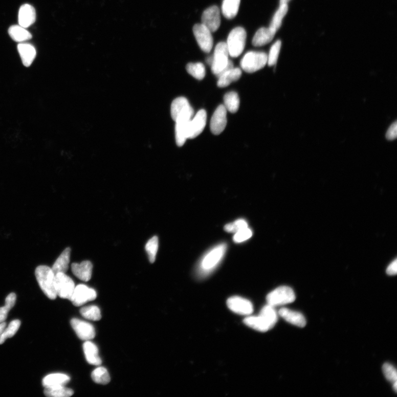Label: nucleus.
Listing matches in <instances>:
<instances>
[{
  "label": "nucleus",
  "instance_id": "39448f33",
  "mask_svg": "<svg viewBox=\"0 0 397 397\" xmlns=\"http://www.w3.org/2000/svg\"><path fill=\"white\" fill-rule=\"evenodd\" d=\"M268 62V55L262 52L251 51L247 53L240 62L241 68L245 72L253 73L263 69Z\"/></svg>",
  "mask_w": 397,
  "mask_h": 397
},
{
  "label": "nucleus",
  "instance_id": "bb28decb",
  "mask_svg": "<svg viewBox=\"0 0 397 397\" xmlns=\"http://www.w3.org/2000/svg\"><path fill=\"white\" fill-rule=\"evenodd\" d=\"M9 33L11 38L17 42H24L32 39L31 33L26 28L20 25H14L10 27Z\"/></svg>",
  "mask_w": 397,
  "mask_h": 397
},
{
  "label": "nucleus",
  "instance_id": "2eb2a0df",
  "mask_svg": "<svg viewBox=\"0 0 397 397\" xmlns=\"http://www.w3.org/2000/svg\"><path fill=\"white\" fill-rule=\"evenodd\" d=\"M71 324L76 333L77 336L82 340H90L94 339L96 336V332L93 325L86 322L73 318L71 321Z\"/></svg>",
  "mask_w": 397,
  "mask_h": 397
},
{
  "label": "nucleus",
  "instance_id": "7ed1b4c3",
  "mask_svg": "<svg viewBox=\"0 0 397 397\" xmlns=\"http://www.w3.org/2000/svg\"><path fill=\"white\" fill-rule=\"evenodd\" d=\"M35 275L42 292L50 299L55 300L58 296L54 286L55 273L52 269L47 266H39L35 269Z\"/></svg>",
  "mask_w": 397,
  "mask_h": 397
},
{
  "label": "nucleus",
  "instance_id": "9d476101",
  "mask_svg": "<svg viewBox=\"0 0 397 397\" xmlns=\"http://www.w3.org/2000/svg\"><path fill=\"white\" fill-rule=\"evenodd\" d=\"M193 31L198 46L204 52L209 53L214 45L212 32L202 24L194 25Z\"/></svg>",
  "mask_w": 397,
  "mask_h": 397
},
{
  "label": "nucleus",
  "instance_id": "a878e982",
  "mask_svg": "<svg viewBox=\"0 0 397 397\" xmlns=\"http://www.w3.org/2000/svg\"><path fill=\"white\" fill-rule=\"evenodd\" d=\"M71 252L72 250L70 248H65L56 260L52 268L55 274L65 273L68 271L70 262Z\"/></svg>",
  "mask_w": 397,
  "mask_h": 397
},
{
  "label": "nucleus",
  "instance_id": "e433bc0d",
  "mask_svg": "<svg viewBox=\"0 0 397 397\" xmlns=\"http://www.w3.org/2000/svg\"><path fill=\"white\" fill-rule=\"evenodd\" d=\"M20 321L18 320L12 321L9 327L5 328L0 337V344H3L7 339L15 336L20 327Z\"/></svg>",
  "mask_w": 397,
  "mask_h": 397
},
{
  "label": "nucleus",
  "instance_id": "0eeeda50",
  "mask_svg": "<svg viewBox=\"0 0 397 397\" xmlns=\"http://www.w3.org/2000/svg\"><path fill=\"white\" fill-rule=\"evenodd\" d=\"M229 53L225 42H219L215 48L213 60L211 65L212 73L216 76L220 74L230 61Z\"/></svg>",
  "mask_w": 397,
  "mask_h": 397
},
{
  "label": "nucleus",
  "instance_id": "4be33fe9",
  "mask_svg": "<svg viewBox=\"0 0 397 397\" xmlns=\"http://www.w3.org/2000/svg\"><path fill=\"white\" fill-rule=\"evenodd\" d=\"M70 381L68 375L63 373H53L47 376L42 381L45 388L64 386Z\"/></svg>",
  "mask_w": 397,
  "mask_h": 397
},
{
  "label": "nucleus",
  "instance_id": "1a4fd4ad",
  "mask_svg": "<svg viewBox=\"0 0 397 397\" xmlns=\"http://www.w3.org/2000/svg\"><path fill=\"white\" fill-rule=\"evenodd\" d=\"M171 116L175 122L184 119H191L194 110L191 107L187 99L179 97L174 99L171 105Z\"/></svg>",
  "mask_w": 397,
  "mask_h": 397
},
{
  "label": "nucleus",
  "instance_id": "6e6552de",
  "mask_svg": "<svg viewBox=\"0 0 397 397\" xmlns=\"http://www.w3.org/2000/svg\"><path fill=\"white\" fill-rule=\"evenodd\" d=\"M54 286L57 296L62 299L70 300L75 285L74 281L70 276L63 273L55 274Z\"/></svg>",
  "mask_w": 397,
  "mask_h": 397
},
{
  "label": "nucleus",
  "instance_id": "a19ab883",
  "mask_svg": "<svg viewBox=\"0 0 397 397\" xmlns=\"http://www.w3.org/2000/svg\"><path fill=\"white\" fill-rule=\"evenodd\" d=\"M382 371L384 372L386 379L391 383L397 382V373L395 367L392 365L386 363L382 367Z\"/></svg>",
  "mask_w": 397,
  "mask_h": 397
},
{
  "label": "nucleus",
  "instance_id": "dca6fc26",
  "mask_svg": "<svg viewBox=\"0 0 397 397\" xmlns=\"http://www.w3.org/2000/svg\"><path fill=\"white\" fill-rule=\"evenodd\" d=\"M227 125V110L224 105H219L212 116L210 129L212 134L218 136L225 130Z\"/></svg>",
  "mask_w": 397,
  "mask_h": 397
},
{
  "label": "nucleus",
  "instance_id": "c756f323",
  "mask_svg": "<svg viewBox=\"0 0 397 397\" xmlns=\"http://www.w3.org/2000/svg\"><path fill=\"white\" fill-rule=\"evenodd\" d=\"M224 106L227 111L232 113H236L239 107V98L235 92H230L224 98Z\"/></svg>",
  "mask_w": 397,
  "mask_h": 397
},
{
  "label": "nucleus",
  "instance_id": "4c0bfd02",
  "mask_svg": "<svg viewBox=\"0 0 397 397\" xmlns=\"http://www.w3.org/2000/svg\"><path fill=\"white\" fill-rule=\"evenodd\" d=\"M281 47V41L279 40L276 41L271 48L269 54L268 55V65L269 67L275 65L277 62Z\"/></svg>",
  "mask_w": 397,
  "mask_h": 397
},
{
  "label": "nucleus",
  "instance_id": "412c9836",
  "mask_svg": "<svg viewBox=\"0 0 397 397\" xmlns=\"http://www.w3.org/2000/svg\"><path fill=\"white\" fill-rule=\"evenodd\" d=\"M276 32L268 27H261L255 34L252 44L254 47H259L268 45L273 39Z\"/></svg>",
  "mask_w": 397,
  "mask_h": 397
},
{
  "label": "nucleus",
  "instance_id": "20e7f679",
  "mask_svg": "<svg viewBox=\"0 0 397 397\" xmlns=\"http://www.w3.org/2000/svg\"><path fill=\"white\" fill-rule=\"evenodd\" d=\"M247 33L243 27H238L231 31L226 42L231 57L237 58L243 53Z\"/></svg>",
  "mask_w": 397,
  "mask_h": 397
},
{
  "label": "nucleus",
  "instance_id": "c85d7f7f",
  "mask_svg": "<svg viewBox=\"0 0 397 397\" xmlns=\"http://www.w3.org/2000/svg\"><path fill=\"white\" fill-rule=\"evenodd\" d=\"M288 11V4L280 5L279 8L274 14L269 28L275 32H277L281 27L282 20Z\"/></svg>",
  "mask_w": 397,
  "mask_h": 397
},
{
  "label": "nucleus",
  "instance_id": "79ce46f5",
  "mask_svg": "<svg viewBox=\"0 0 397 397\" xmlns=\"http://www.w3.org/2000/svg\"><path fill=\"white\" fill-rule=\"evenodd\" d=\"M386 137L388 140H394L397 137V123L395 122L388 129Z\"/></svg>",
  "mask_w": 397,
  "mask_h": 397
},
{
  "label": "nucleus",
  "instance_id": "aec40b11",
  "mask_svg": "<svg viewBox=\"0 0 397 397\" xmlns=\"http://www.w3.org/2000/svg\"><path fill=\"white\" fill-rule=\"evenodd\" d=\"M17 48L23 64L26 67H30L36 57V49L32 45L25 42H20Z\"/></svg>",
  "mask_w": 397,
  "mask_h": 397
},
{
  "label": "nucleus",
  "instance_id": "f257e3e1",
  "mask_svg": "<svg viewBox=\"0 0 397 397\" xmlns=\"http://www.w3.org/2000/svg\"><path fill=\"white\" fill-rule=\"evenodd\" d=\"M278 314L275 307L267 304L261 308L258 316H248L245 318V324L254 330L266 332L272 329L277 323Z\"/></svg>",
  "mask_w": 397,
  "mask_h": 397
},
{
  "label": "nucleus",
  "instance_id": "ddd939ff",
  "mask_svg": "<svg viewBox=\"0 0 397 397\" xmlns=\"http://www.w3.org/2000/svg\"><path fill=\"white\" fill-rule=\"evenodd\" d=\"M202 24L206 26L212 33L218 30L221 25V14L217 6H212L204 11Z\"/></svg>",
  "mask_w": 397,
  "mask_h": 397
},
{
  "label": "nucleus",
  "instance_id": "b1692460",
  "mask_svg": "<svg viewBox=\"0 0 397 397\" xmlns=\"http://www.w3.org/2000/svg\"><path fill=\"white\" fill-rule=\"evenodd\" d=\"M241 75L242 71L239 68H233L218 77L217 86L220 88L228 87L231 83L238 81Z\"/></svg>",
  "mask_w": 397,
  "mask_h": 397
},
{
  "label": "nucleus",
  "instance_id": "72a5a7b5",
  "mask_svg": "<svg viewBox=\"0 0 397 397\" xmlns=\"http://www.w3.org/2000/svg\"><path fill=\"white\" fill-rule=\"evenodd\" d=\"M187 72L196 79L202 80L204 79L206 72L203 63H189L186 67Z\"/></svg>",
  "mask_w": 397,
  "mask_h": 397
},
{
  "label": "nucleus",
  "instance_id": "9b49d317",
  "mask_svg": "<svg viewBox=\"0 0 397 397\" xmlns=\"http://www.w3.org/2000/svg\"><path fill=\"white\" fill-rule=\"evenodd\" d=\"M96 297L97 293L94 289L80 284L75 286L70 301L74 306L79 307L89 301L95 300Z\"/></svg>",
  "mask_w": 397,
  "mask_h": 397
},
{
  "label": "nucleus",
  "instance_id": "58836bf2",
  "mask_svg": "<svg viewBox=\"0 0 397 397\" xmlns=\"http://www.w3.org/2000/svg\"><path fill=\"white\" fill-rule=\"evenodd\" d=\"M248 223L245 219L241 218L237 219L235 222L226 225L224 229L226 232L235 233L241 229L248 228Z\"/></svg>",
  "mask_w": 397,
  "mask_h": 397
},
{
  "label": "nucleus",
  "instance_id": "7c9ffc66",
  "mask_svg": "<svg viewBox=\"0 0 397 397\" xmlns=\"http://www.w3.org/2000/svg\"><path fill=\"white\" fill-rule=\"evenodd\" d=\"M159 238L158 236H153L147 241L145 246V250L147 254L149 261L153 263L157 258V253L159 250Z\"/></svg>",
  "mask_w": 397,
  "mask_h": 397
},
{
  "label": "nucleus",
  "instance_id": "f704fd0d",
  "mask_svg": "<svg viewBox=\"0 0 397 397\" xmlns=\"http://www.w3.org/2000/svg\"><path fill=\"white\" fill-rule=\"evenodd\" d=\"M80 313L84 318L91 321H99L102 317L100 310L95 305L82 308L80 310Z\"/></svg>",
  "mask_w": 397,
  "mask_h": 397
},
{
  "label": "nucleus",
  "instance_id": "c9c22d12",
  "mask_svg": "<svg viewBox=\"0 0 397 397\" xmlns=\"http://www.w3.org/2000/svg\"><path fill=\"white\" fill-rule=\"evenodd\" d=\"M16 301V295L11 293L6 297L5 306L0 307V323L5 322L8 317L9 312L15 306Z\"/></svg>",
  "mask_w": 397,
  "mask_h": 397
},
{
  "label": "nucleus",
  "instance_id": "de8ad7c7",
  "mask_svg": "<svg viewBox=\"0 0 397 397\" xmlns=\"http://www.w3.org/2000/svg\"><path fill=\"white\" fill-rule=\"evenodd\" d=\"M393 389L394 390L395 392H396V391H397V382H395L394 383H393Z\"/></svg>",
  "mask_w": 397,
  "mask_h": 397
},
{
  "label": "nucleus",
  "instance_id": "f03ea898",
  "mask_svg": "<svg viewBox=\"0 0 397 397\" xmlns=\"http://www.w3.org/2000/svg\"><path fill=\"white\" fill-rule=\"evenodd\" d=\"M227 250L225 244L211 248L203 257L197 268V274L201 278L206 277L213 272L223 260Z\"/></svg>",
  "mask_w": 397,
  "mask_h": 397
},
{
  "label": "nucleus",
  "instance_id": "2f4dec72",
  "mask_svg": "<svg viewBox=\"0 0 397 397\" xmlns=\"http://www.w3.org/2000/svg\"><path fill=\"white\" fill-rule=\"evenodd\" d=\"M92 379L97 384L107 385L111 381L109 373L103 367H98L92 373Z\"/></svg>",
  "mask_w": 397,
  "mask_h": 397
},
{
  "label": "nucleus",
  "instance_id": "f8f14e48",
  "mask_svg": "<svg viewBox=\"0 0 397 397\" xmlns=\"http://www.w3.org/2000/svg\"><path fill=\"white\" fill-rule=\"evenodd\" d=\"M227 305L234 313L244 316H250L253 312L252 303L245 298L233 296L227 301Z\"/></svg>",
  "mask_w": 397,
  "mask_h": 397
},
{
  "label": "nucleus",
  "instance_id": "cd10ccee",
  "mask_svg": "<svg viewBox=\"0 0 397 397\" xmlns=\"http://www.w3.org/2000/svg\"><path fill=\"white\" fill-rule=\"evenodd\" d=\"M240 0H224L222 13L227 19L235 18L238 12Z\"/></svg>",
  "mask_w": 397,
  "mask_h": 397
},
{
  "label": "nucleus",
  "instance_id": "5701e85b",
  "mask_svg": "<svg viewBox=\"0 0 397 397\" xmlns=\"http://www.w3.org/2000/svg\"><path fill=\"white\" fill-rule=\"evenodd\" d=\"M85 357L87 362L95 366H99L102 364V360L99 356L97 346L93 343L87 340L83 345Z\"/></svg>",
  "mask_w": 397,
  "mask_h": 397
},
{
  "label": "nucleus",
  "instance_id": "393cba45",
  "mask_svg": "<svg viewBox=\"0 0 397 397\" xmlns=\"http://www.w3.org/2000/svg\"><path fill=\"white\" fill-rule=\"evenodd\" d=\"M190 120L184 119L175 122V140L177 145L180 147L185 144L188 139V128Z\"/></svg>",
  "mask_w": 397,
  "mask_h": 397
},
{
  "label": "nucleus",
  "instance_id": "423d86ee",
  "mask_svg": "<svg viewBox=\"0 0 397 397\" xmlns=\"http://www.w3.org/2000/svg\"><path fill=\"white\" fill-rule=\"evenodd\" d=\"M295 299L296 296L294 290L285 286L275 289L267 296L268 304L274 307L293 303Z\"/></svg>",
  "mask_w": 397,
  "mask_h": 397
},
{
  "label": "nucleus",
  "instance_id": "6ab92c4d",
  "mask_svg": "<svg viewBox=\"0 0 397 397\" xmlns=\"http://www.w3.org/2000/svg\"><path fill=\"white\" fill-rule=\"evenodd\" d=\"M93 265L89 260H85L80 263H74L72 264V270L78 279L85 282L89 281L92 277Z\"/></svg>",
  "mask_w": 397,
  "mask_h": 397
},
{
  "label": "nucleus",
  "instance_id": "ea45409f",
  "mask_svg": "<svg viewBox=\"0 0 397 397\" xmlns=\"http://www.w3.org/2000/svg\"><path fill=\"white\" fill-rule=\"evenodd\" d=\"M253 235V232L251 229L246 228L241 229L236 233L233 236V241L236 243H242L249 239Z\"/></svg>",
  "mask_w": 397,
  "mask_h": 397
},
{
  "label": "nucleus",
  "instance_id": "4468645a",
  "mask_svg": "<svg viewBox=\"0 0 397 397\" xmlns=\"http://www.w3.org/2000/svg\"><path fill=\"white\" fill-rule=\"evenodd\" d=\"M207 112L204 109L198 111L194 118L190 120L188 128V139H194L202 133L207 123Z\"/></svg>",
  "mask_w": 397,
  "mask_h": 397
},
{
  "label": "nucleus",
  "instance_id": "473e14b6",
  "mask_svg": "<svg viewBox=\"0 0 397 397\" xmlns=\"http://www.w3.org/2000/svg\"><path fill=\"white\" fill-rule=\"evenodd\" d=\"M45 394L49 397H69L74 394L73 390L64 386L46 388Z\"/></svg>",
  "mask_w": 397,
  "mask_h": 397
},
{
  "label": "nucleus",
  "instance_id": "a18cd8bd",
  "mask_svg": "<svg viewBox=\"0 0 397 397\" xmlns=\"http://www.w3.org/2000/svg\"><path fill=\"white\" fill-rule=\"evenodd\" d=\"M212 60H213V56H212V55H210V56H208V57L207 58V59L206 60L207 62L208 63V64L210 67H211V64H212Z\"/></svg>",
  "mask_w": 397,
  "mask_h": 397
},
{
  "label": "nucleus",
  "instance_id": "f3484780",
  "mask_svg": "<svg viewBox=\"0 0 397 397\" xmlns=\"http://www.w3.org/2000/svg\"><path fill=\"white\" fill-rule=\"evenodd\" d=\"M35 20L36 12L32 5L25 4L20 6L18 12L19 25L27 28L32 25Z\"/></svg>",
  "mask_w": 397,
  "mask_h": 397
},
{
  "label": "nucleus",
  "instance_id": "37998d69",
  "mask_svg": "<svg viewBox=\"0 0 397 397\" xmlns=\"http://www.w3.org/2000/svg\"><path fill=\"white\" fill-rule=\"evenodd\" d=\"M386 273L389 275H395L397 273V260L395 259L387 268Z\"/></svg>",
  "mask_w": 397,
  "mask_h": 397
},
{
  "label": "nucleus",
  "instance_id": "49530a36",
  "mask_svg": "<svg viewBox=\"0 0 397 397\" xmlns=\"http://www.w3.org/2000/svg\"><path fill=\"white\" fill-rule=\"evenodd\" d=\"M290 2V0H280V5L288 4Z\"/></svg>",
  "mask_w": 397,
  "mask_h": 397
},
{
  "label": "nucleus",
  "instance_id": "a211bd4d",
  "mask_svg": "<svg viewBox=\"0 0 397 397\" xmlns=\"http://www.w3.org/2000/svg\"><path fill=\"white\" fill-rule=\"evenodd\" d=\"M278 315L287 322L300 328L305 327L306 325V318L300 313L290 310L286 308H281L278 312Z\"/></svg>",
  "mask_w": 397,
  "mask_h": 397
},
{
  "label": "nucleus",
  "instance_id": "c03bdc74",
  "mask_svg": "<svg viewBox=\"0 0 397 397\" xmlns=\"http://www.w3.org/2000/svg\"><path fill=\"white\" fill-rule=\"evenodd\" d=\"M6 323L5 322L0 323V337H1L4 330L6 328Z\"/></svg>",
  "mask_w": 397,
  "mask_h": 397
}]
</instances>
